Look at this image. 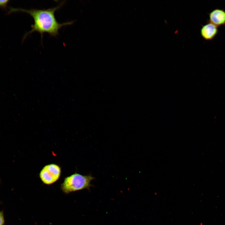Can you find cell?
I'll return each instance as SVG.
<instances>
[{"label":"cell","instance_id":"6da1fadb","mask_svg":"<svg viewBox=\"0 0 225 225\" xmlns=\"http://www.w3.org/2000/svg\"><path fill=\"white\" fill-rule=\"evenodd\" d=\"M64 3V2H62L56 7L46 9H26L10 8L8 13L22 12L29 14L33 18L34 24L31 25V29L25 34L23 40L29 34L34 32L40 33L42 38L45 33H48L51 36L56 37L58 34L59 30L62 27L72 25L74 22L73 21H71L60 23L57 21L55 17V12L60 8Z\"/></svg>","mask_w":225,"mask_h":225},{"label":"cell","instance_id":"7a4b0ae2","mask_svg":"<svg viewBox=\"0 0 225 225\" xmlns=\"http://www.w3.org/2000/svg\"><path fill=\"white\" fill-rule=\"evenodd\" d=\"M94 179L91 175H83L76 172L64 178L61 184V188L66 194L88 189L92 186L91 182Z\"/></svg>","mask_w":225,"mask_h":225},{"label":"cell","instance_id":"3957f363","mask_svg":"<svg viewBox=\"0 0 225 225\" xmlns=\"http://www.w3.org/2000/svg\"><path fill=\"white\" fill-rule=\"evenodd\" d=\"M61 173V168L58 165L51 163L45 166L39 174L41 181L45 184L50 185L58 181Z\"/></svg>","mask_w":225,"mask_h":225},{"label":"cell","instance_id":"277c9868","mask_svg":"<svg viewBox=\"0 0 225 225\" xmlns=\"http://www.w3.org/2000/svg\"><path fill=\"white\" fill-rule=\"evenodd\" d=\"M208 22L217 27L225 25V11L223 9L216 8L209 14Z\"/></svg>","mask_w":225,"mask_h":225},{"label":"cell","instance_id":"5b68a950","mask_svg":"<svg viewBox=\"0 0 225 225\" xmlns=\"http://www.w3.org/2000/svg\"><path fill=\"white\" fill-rule=\"evenodd\" d=\"M218 27L208 22L202 26L200 33L202 38L206 40H212L216 36L218 32Z\"/></svg>","mask_w":225,"mask_h":225},{"label":"cell","instance_id":"8992f818","mask_svg":"<svg viewBox=\"0 0 225 225\" xmlns=\"http://www.w3.org/2000/svg\"><path fill=\"white\" fill-rule=\"evenodd\" d=\"M9 1L8 0H0V8L5 9Z\"/></svg>","mask_w":225,"mask_h":225},{"label":"cell","instance_id":"52a82bcc","mask_svg":"<svg viewBox=\"0 0 225 225\" xmlns=\"http://www.w3.org/2000/svg\"><path fill=\"white\" fill-rule=\"evenodd\" d=\"M4 223V219L3 212H0V225H2Z\"/></svg>","mask_w":225,"mask_h":225},{"label":"cell","instance_id":"ba28073f","mask_svg":"<svg viewBox=\"0 0 225 225\" xmlns=\"http://www.w3.org/2000/svg\"></svg>","mask_w":225,"mask_h":225}]
</instances>
